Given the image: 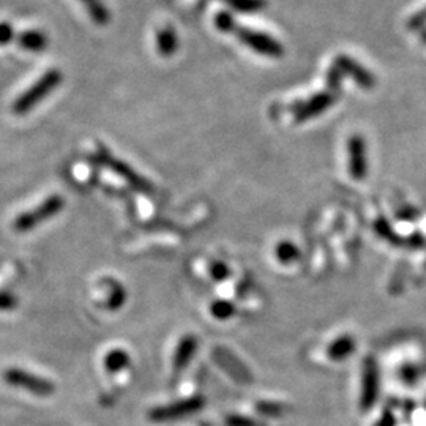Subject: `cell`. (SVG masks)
Masks as SVG:
<instances>
[{
	"instance_id": "1",
	"label": "cell",
	"mask_w": 426,
	"mask_h": 426,
	"mask_svg": "<svg viewBox=\"0 0 426 426\" xmlns=\"http://www.w3.org/2000/svg\"><path fill=\"white\" fill-rule=\"evenodd\" d=\"M62 73L57 68H51L46 71L42 78H40L35 84H32L24 94L16 98L13 103V112L18 116H24V114L31 112L33 108L40 105L51 92L59 87L62 83Z\"/></svg>"
},
{
	"instance_id": "2",
	"label": "cell",
	"mask_w": 426,
	"mask_h": 426,
	"mask_svg": "<svg viewBox=\"0 0 426 426\" xmlns=\"http://www.w3.org/2000/svg\"><path fill=\"white\" fill-rule=\"evenodd\" d=\"M228 33H232V35L237 37L240 42L246 46V48L253 49L257 54L267 56L270 57V59H280V57L284 54L283 46H281L278 40L267 35V33H262V32L253 31V28H248V27L239 26L237 22H234Z\"/></svg>"
},
{
	"instance_id": "3",
	"label": "cell",
	"mask_w": 426,
	"mask_h": 426,
	"mask_svg": "<svg viewBox=\"0 0 426 426\" xmlns=\"http://www.w3.org/2000/svg\"><path fill=\"white\" fill-rule=\"evenodd\" d=\"M63 207H65V199H63V196L60 194L49 196L48 199H44L42 204L35 207V209L24 212L16 216L13 228L18 232L32 231V229L38 228L40 224L44 223L46 220H51V218L56 216L57 213H60L63 210Z\"/></svg>"
},
{
	"instance_id": "4",
	"label": "cell",
	"mask_w": 426,
	"mask_h": 426,
	"mask_svg": "<svg viewBox=\"0 0 426 426\" xmlns=\"http://www.w3.org/2000/svg\"><path fill=\"white\" fill-rule=\"evenodd\" d=\"M92 160H94L95 163L105 166V168L108 169H111L112 172H116L117 176L125 178L126 183H130L131 187L139 189V191H144V193L152 191L151 182H147L142 176L137 174V172L131 168L130 164H126L125 161L116 158L112 153H109L105 147H98L96 153L92 157Z\"/></svg>"
},
{
	"instance_id": "5",
	"label": "cell",
	"mask_w": 426,
	"mask_h": 426,
	"mask_svg": "<svg viewBox=\"0 0 426 426\" xmlns=\"http://www.w3.org/2000/svg\"><path fill=\"white\" fill-rule=\"evenodd\" d=\"M3 381L11 385V387L27 390L37 396H51L56 391L54 382L26 370H21V368H8V370H5Z\"/></svg>"
},
{
	"instance_id": "6",
	"label": "cell",
	"mask_w": 426,
	"mask_h": 426,
	"mask_svg": "<svg viewBox=\"0 0 426 426\" xmlns=\"http://www.w3.org/2000/svg\"><path fill=\"white\" fill-rule=\"evenodd\" d=\"M204 404L205 400L203 396H193V398L172 402V404L168 406L155 407L153 411H151V414H148V418L153 420V422H168V420L182 418L199 412L201 409L204 407Z\"/></svg>"
},
{
	"instance_id": "7",
	"label": "cell",
	"mask_w": 426,
	"mask_h": 426,
	"mask_svg": "<svg viewBox=\"0 0 426 426\" xmlns=\"http://www.w3.org/2000/svg\"><path fill=\"white\" fill-rule=\"evenodd\" d=\"M196 349H198V338L191 335V333H188V335H185L178 341L174 360H172V366H174L176 373H180L189 365V361H191L194 357Z\"/></svg>"
},
{
	"instance_id": "8",
	"label": "cell",
	"mask_w": 426,
	"mask_h": 426,
	"mask_svg": "<svg viewBox=\"0 0 426 426\" xmlns=\"http://www.w3.org/2000/svg\"><path fill=\"white\" fill-rule=\"evenodd\" d=\"M16 42H18V46L22 49L31 51V53H42V51L48 48L49 40L42 31L31 28V31L21 32Z\"/></svg>"
},
{
	"instance_id": "9",
	"label": "cell",
	"mask_w": 426,
	"mask_h": 426,
	"mask_svg": "<svg viewBox=\"0 0 426 426\" xmlns=\"http://www.w3.org/2000/svg\"><path fill=\"white\" fill-rule=\"evenodd\" d=\"M178 38L174 27L164 26L157 32V51L163 57H171L177 53Z\"/></svg>"
},
{
	"instance_id": "10",
	"label": "cell",
	"mask_w": 426,
	"mask_h": 426,
	"mask_svg": "<svg viewBox=\"0 0 426 426\" xmlns=\"http://www.w3.org/2000/svg\"><path fill=\"white\" fill-rule=\"evenodd\" d=\"M336 65L339 68V71H349L355 78L357 83L364 87H371L373 85V78L371 74L365 71L359 63H355L352 59H348L346 56H339L336 59Z\"/></svg>"
},
{
	"instance_id": "11",
	"label": "cell",
	"mask_w": 426,
	"mask_h": 426,
	"mask_svg": "<svg viewBox=\"0 0 426 426\" xmlns=\"http://www.w3.org/2000/svg\"><path fill=\"white\" fill-rule=\"evenodd\" d=\"M332 103V96L330 94H319L318 96L311 98L308 103H305V105L300 106L297 112V122H303L305 119H308L311 116H316V114H319L321 111H324V109L329 106Z\"/></svg>"
},
{
	"instance_id": "12",
	"label": "cell",
	"mask_w": 426,
	"mask_h": 426,
	"mask_svg": "<svg viewBox=\"0 0 426 426\" xmlns=\"http://www.w3.org/2000/svg\"><path fill=\"white\" fill-rule=\"evenodd\" d=\"M103 283H105V287L109 291L108 293V305L106 307L111 311H117L125 305L126 302V291L125 287L119 283L116 280H109L105 278L103 280Z\"/></svg>"
},
{
	"instance_id": "13",
	"label": "cell",
	"mask_w": 426,
	"mask_h": 426,
	"mask_svg": "<svg viewBox=\"0 0 426 426\" xmlns=\"http://www.w3.org/2000/svg\"><path fill=\"white\" fill-rule=\"evenodd\" d=\"M84 5L85 11H87L90 19L95 22L96 26H106L111 21V13L103 3V0H79Z\"/></svg>"
},
{
	"instance_id": "14",
	"label": "cell",
	"mask_w": 426,
	"mask_h": 426,
	"mask_svg": "<svg viewBox=\"0 0 426 426\" xmlns=\"http://www.w3.org/2000/svg\"><path fill=\"white\" fill-rule=\"evenodd\" d=\"M130 355L123 349H112L105 355V368L108 373H119L130 366Z\"/></svg>"
},
{
	"instance_id": "15",
	"label": "cell",
	"mask_w": 426,
	"mask_h": 426,
	"mask_svg": "<svg viewBox=\"0 0 426 426\" xmlns=\"http://www.w3.org/2000/svg\"><path fill=\"white\" fill-rule=\"evenodd\" d=\"M229 7L240 11V13H256L266 8V0H223Z\"/></svg>"
},
{
	"instance_id": "16",
	"label": "cell",
	"mask_w": 426,
	"mask_h": 426,
	"mask_svg": "<svg viewBox=\"0 0 426 426\" xmlns=\"http://www.w3.org/2000/svg\"><path fill=\"white\" fill-rule=\"evenodd\" d=\"M210 313L215 319L224 321L232 318L235 313V307L228 300H216L210 305Z\"/></svg>"
},
{
	"instance_id": "17",
	"label": "cell",
	"mask_w": 426,
	"mask_h": 426,
	"mask_svg": "<svg viewBox=\"0 0 426 426\" xmlns=\"http://www.w3.org/2000/svg\"><path fill=\"white\" fill-rule=\"evenodd\" d=\"M218 361H220V364L223 365V366H229V364L228 361H224V360H232V357L229 355L228 352H224V350H218ZM231 374L234 377H237V379H240V381H248V373H246V370L244 366H241L239 361H235V364L232 365V368H231Z\"/></svg>"
},
{
	"instance_id": "18",
	"label": "cell",
	"mask_w": 426,
	"mask_h": 426,
	"mask_svg": "<svg viewBox=\"0 0 426 426\" xmlns=\"http://www.w3.org/2000/svg\"><path fill=\"white\" fill-rule=\"evenodd\" d=\"M256 409L259 414H262V416H267V417H280V416H283V412H284L283 406L278 404V402H270V401L257 402Z\"/></svg>"
},
{
	"instance_id": "19",
	"label": "cell",
	"mask_w": 426,
	"mask_h": 426,
	"mask_svg": "<svg viewBox=\"0 0 426 426\" xmlns=\"http://www.w3.org/2000/svg\"><path fill=\"white\" fill-rule=\"evenodd\" d=\"M210 276L215 281H224L231 276V270L221 261H213L210 266Z\"/></svg>"
},
{
	"instance_id": "20",
	"label": "cell",
	"mask_w": 426,
	"mask_h": 426,
	"mask_svg": "<svg viewBox=\"0 0 426 426\" xmlns=\"http://www.w3.org/2000/svg\"><path fill=\"white\" fill-rule=\"evenodd\" d=\"M18 303V297L13 292L0 291V311H13Z\"/></svg>"
},
{
	"instance_id": "21",
	"label": "cell",
	"mask_w": 426,
	"mask_h": 426,
	"mask_svg": "<svg viewBox=\"0 0 426 426\" xmlns=\"http://www.w3.org/2000/svg\"><path fill=\"white\" fill-rule=\"evenodd\" d=\"M228 426H266L262 422H257L255 418L244 417V416H229L226 418Z\"/></svg>"
},
{
	"instance_id": "22",
	"label": "cell",
	"mask_w": 426,
	"mask_h": 426,
	"mask_svg": "<svg viewBox=\"0 0 426 426\" xmlns=\"http://www.w3.org/2000/svg\"><path fill=\"white\" fill-rule=\"evenodd\" d=\"M276 255H278L281 262H289L297 256V250L296 246L291 244H280L278 250H276Z\"/></svg>"
},
{
	"instance_id": "23",
	"label": "cell",
	"mask_w": 426,
	"mask_h": 426,
	"mask_svg": "<svg viewBox=\"0 0 426 426\" xmlns=\"http://www.w3.org/2000/svg\"><path fill=\"white\" fill-rule=\"evenodd\" d=\"M234 22L235 21L232 19V16L229 15V13H226V11H220V13L215 16V26H216V28H220V31L224 32V33L229 32V28H231V26L234 24Z\"/></svg>"
},
{
	"instance_id": "24",
	"label": "cell",
	"mask_w": 426,
	"mask_h": 426,
	"mask_svg": "<svg viewBox=\"0 0 426 426\" xmlns=\"http://www.w3.org/2000/svg\"><path fill=\"white\" fill-rule=\"evenodd\" d=\"M15 38V28L10 22H0V46H7Z\"/></svg>"
},
{
	"instance_id": "25",
	"label": "cell",
	"mask_w": 426,
	"mask_h": 426,
	"mask_svg": "<svg viewBox=\"0 0 426 426\" xmlns=\"http://www.w3.org/2000/svg\"><path fill=\"white\" fill-rule=\"evenodd\" d=\"M377 426H395V417L391 412H385L384 417L381 418V422L377 423Z\"/></svg>"
}]
</instances>
